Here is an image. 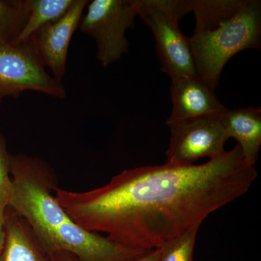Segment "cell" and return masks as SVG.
I'll return each instance as SVG.
<instances>
[{
	"label": "cell",
	"mask_w": 261,
	"mask_h": 261,
	"mask_svg": "<svg viewBox=\"0 0 261 261\" xmlns=\"http://www.w3.org/2000/svg\"><path fill=\"white\" fill-rule=\"evenodd\" d=\"M255 166L238 145L202 164L125 170L86 192L57 187L56 200L84 229L136 250H154L246 194Z\"/></svg>",
	"instance_id": "6da1fadb"
},
{
	"label": "cell",
	"mask_w": 261,
	"mask_h": 261,
	"mask_svg": "<svg viewBox=\"0 0 261 261\" xmlns=\"http://www.w3.org/2000/svg\"><path fill=\"white\" fill-rule=\"evenodd\" d=\"M10 175L13 191L8 207L28 223L48 253L66 251L81 261H128L148 252L114 243L73 221L51 194L56 176L45 161L10 154Z\"/></svg>",
	"instance_id": "7a4b0ae2"
},
{
	"label": "cell",
	"mask_w": 261,
	"mask_h": 261,
	"mask_svg": "<svg viewBox=\"0 0 261 261\" xmlns=\"http://www.w3.org/2000/svg\"><path fill=\"white\" fill-rule=\"evenodd\" d=\"M195 27L190 39L197 76L215 90L235 55L260 49L261 2L190 0Z\"/></svg>",
	"instance_id": "3957f363"
},
{
	"label": "cell",
	"mask_w": 261,
	"mask_h": 261,
	"mask_svg": "<svg viewBox=\"0 0 261 261\" xmlns=\"http://www.w3.org/2000/svg\"><path fill=\"white\" fill-rule=\"evenodd\" d=\"M190 13V0H140L138 16L153 34L163 72L171 79L197 76L190 39L179 28Z\"/></svg>",
	"instance_id": "277c9868"
},
{
	"label": "cell",
	"mask_w": 261,
	"mask_h": 261,
	"mask_svg": "<svg viewBox=\"0 0 261 261\" xmlns=\"http://www.w3.org/2000/svg\"><path fill=\"white\" fill-rule=\"evenodd\" d=\"M140 0H93L80 24L81 32L93 38L97 58L103 67L121 59L128 50L126 37L138 16Z\"/></svg>",
	"instance_id": "5b68a950"
},
{
	"label": "cell",
	"mask_w": 261,
	"mask_h": 261,
	"mask_svg": "<svg viewBox=\"0 0 261 261\" xmlns=\"http://www.w3.org/2000/svg\"><path fill=\"white\" fill-rule=\"evenodd\" d=\"M27 91L57 99L66 97L65 87L47 73L29 41L18 44L0 41V102Z\"/></svg>",
	"instance_id": "8992f818"
},
{
	"label": "cell",
	"mask_w": 261,
	"mask_h": 261,
	"mask_svg": "<svg viewBox=\"0 0 261 261\" xmlns=\"http://www.w3.org/2000/svg\"><path fill=\"white\" fill-rule=\"evenodd\" d=\"M221 116L195 118L168 126L171 136L166 152V163L191 166L197 160L214 159L224 153L228 138Z\"/></svg>",
	"instance_id": "52a82bcc"
},
{
	"label": "cell",
	"mask_w": 261,
	"mask_h": 261,
	"mask_svg": "<svg viewBox=\"0 0 261 261\" xmlns=\"http://www.w3.org/2000/svg\"><path fill=\"white\" fill-rule=\"evenodd\" d=\"M89 1L74 0L64 16L38 30L29 39L38 59L61 82L66 72L67 56L72 37L80 27Z\"/></svg>",
	"instance_id": "ba28073f"
},
{
	"label": "cell",
	"mask_w": 261,
	"mask_h": 261,
	"mask_svg": "<svg viewBox=\"0 0 261 261\" xmlns=\"http://www.w3.org/2000/svg\"><path fill=\"white\" fill-rule=\"evenodd\" d=\"M214 91L198 76L171 79L170 92L172 111L166 121L167 126L224 114L227 108L220 102Z\"/></svg>",
	"instance_id": "9c48e42d"
},
{
	"label": "cell",
	"mask_w": 261,
	"mask_h": 261,
	"mask_svg": "<svg viewBox=\"0 0 261 261\" xmlns=\"http://www.w3.org/2000/svg\"><path fill=\"white\" fill-rule=\"evenodd\" d=\"M0 261H51L28 223L10 207L5 211V239Z\"/></svg>",
	"instance_id": "30bf717a"
},
{
	"label": "cell",
	"mask_w": 261,
	"mask_h": 261,
	"mask_svg": "<svg viewBox=\"0 0 261 261\" xmlns=\"http://www.w3.org/2000/svg\"><path fill=\"white\" fill-rule=\"evenodd\" d=\"M221 122L228 138L236 140L244 159L255 166L261 146V108L227 109Z\"/></svg>",
	"instance_id": "8fae6325"
},
{
	"label": "cell",
	"mask_w": 261,
	"mask_h": 261,
	"mask_svg": "<svg viewBox=\"0 0 261 261\" xmlns=\"http://www.w3.org/2000/svg\"><path fill=\"white\" fill-rule=\"evenodd\" d=\"M29 13L13 44L27 42L38 30L64 16L74 0H28Z\"/></svg>",
	"instance_id": "7c38bea8"
},
{
	"label": "cell",
	"mask_w": 261,
	"mask_h": 261,
	"mask_svg": "<svg viewBox=\"0 0 261 261\" xmlns=\"http://www.w3.org/2000/svg\"><path fill=\"white\" fill-rule=\"evenodd\" d=\"M28 0H0V41L13 42L27 21Z\"/></svg>",
	"instance_id": "4fadbf2b"
},
{
	"label": "cell",
	"mask_w": 261,
	"mask_h": 261,
	"mask_svg": "<svg viewBox=\"0 0 261 261\" xmlns=\"http://www.w3.org/2000/svg\"><path fill=\"white\" fill-rule=\"evenodd\" d=\"M200 226L185 231L159 247V261H193L196 239Z\"/></svg>",
	"instance_id": "5bb4252c"
},
{
	"label": "cell",
	"mask_w": 261,
	"mask_h": 261,
	"mask_svg": "<svg viewBox=\"0 0 261 261\" xmlns=\"http://www.w3.org/2000/svg\"><path fill=\"white\" fill-rule=\"evenodd\" d=\"M13 191L10 175V154L4 137L0 134V207H7Z\"/></svg>",
	"instance_id": "9a60e30c"
},
{
	"label": "cell",
	"mask_w": 261,
	"mask_h": 261,
	"mask_svg": "<svg viewBox=\"0 0 261 261\" xmlns=\"http://www.w3.org/2000/svg\"><path fill=\"white\" fill-rule=\"evenodd\" d=\"M49 255L51 261H81L75 255L66 251L51 252Z\"/></svg>",
	"instance_id": "2e32d148"
},
{
	"label": "cell",
	"mask_w": 261,
	"mask_h": 261,
	"mask_svg": "<svg viewBox=\"0 0 261 261\" xmlns=\"http://www.w3.org/2000/svg\"><path fill=\"white\" fill-rule=\"evenodd\" d=\"M159 248L149 250L140 256L128 261H159Z\"/></svg>",
	"instance_id": "e0dca14e"
},
{
	"label": "cell",
	"mask_w": 261,
	"mask_h": 261,
	"mask_svg": "<svg viewBox=\"0 0 261 261\" xmlns=\"http://www.w3.org/2000/svg\"><path fill=\"white\" fill-rule=\"evenodd\" d=\"M7 207H0V251L3 248L5 239V211Z\"/></svg>",
	"instance_id": "ac0fdd59"
},
{
	"label": "cell",
	"mask_w": 261,
	"mask_h": 261,
	"mask_svg": "<svg viewBox=\"0 0 261 261\" xmlns=\"http://www.w3.org/2000/svg\"><path fill=\"white\" fill-rule=\"evenodd\" d=\"M193 261H196V260H193Z\"/></svg>",
	"instance_id": "d6986e66"
}]
</instances>
